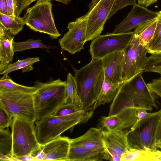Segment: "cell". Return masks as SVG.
I'll list each match as a JSON object with an SVG mask.
<instances>
[{
  "label": "cell",
  "mask_w": 161,
  "mask_h": 161,
  "mask_svg": "<svg viewBox=\"0 0 161 161\" xmlns=\"http://www.w3.org/2000/svg\"><path fill=\"white\" fill-rule=\"evenodd\" d=\"M12 136L9 129H0V154L12 156Z\"/></svg>",
  "instance_id": "83f0119b"
},
{
  "label": "cell",
  "mask_w": 161,
  "mask_h": 161,
  "mask_svg": "<svg viewBox=\"0 0 161 161\" xmlns=\"http://www.w3.org/2000/svg\"><path fill=\"white\" fill-rule=\"evenodd\" d=\"M101 151L70 145L68 161L101 160Z\"/></svg>",
  "instance_id": "44dd1931"
},
{
  "label": "cell",
  "mask_w": 161,
  "mask_h": 161,
  "mask_svg": "<svg viewBox=\"0 0 161 161\" xmlns=\"http://www.w3.org/2000/svg\"><path fill=\"white\" fill-rule=\"evenodd\" d=\"M148 112L146 109L138 108L137 110L136 121L133 126L137 125L140 121L144 118L147 114ZM132 126V127H133Z\"/></svg>",
  "instance_id": "8d00e7d4"
},
{
  "label": "cell",
  "mask_w": 161,
  "mask_h": 161,
  "mask_svg": "<svg viewBox=\"0 0 161 161\" xmlns=\"http://www.w3.org/2000/svg\"><path fill=\"white\" fill-rule=\"evenodd\" d=\"M66 103L72 104L82 109V104L78 95L75 77L70 73L68 74L66 80Z\"/></svg>",
  "instance_id": "cb8c5ba5"
},
{
  "label": "cell",
  "mask_w": 161,
  "mask_h": 161,
  "mask_svg": "<svg viewBox=\"0 0 161 161\" xmlns=\"http://www.w3.org/2000/svg\"><path fill=\"white\" fill-rule=\"evenodd\" d=\"M137 4L147 7L156 3L159 0H137Z\"/></svg>",
  "instance_id": "f35d334b"
},
{
  "label": "cell",
  "mask_w": 161,
  "mask_h": 161,
  "mask_svg": "<svg viewBox=\"0 0 161 161\" xmlns=\"http://www.w3.org/2000/svg\"><path fill=\"white\" fill-rule=\"evenodd\" d=\"M134 32L100 35L92 40L89 52L92 59H101L109 54L124 51L131 42Z\"/></svg>",
  "instance_id": "ba28073f"
},
{
  "label": "cell",
  "mask_w": 161,
  "mask_h": 161,
  "mask_svg": "<svg viewBox=\"0 0 161 161\" xmlns=\"http://www.w3.org/2000/svg\"><path fill=\"white\" fill-rule=\"evenodd\" d=\"M29 0H14L15 15L19 16L22 11L29 5Z\"/></svg>",
  "instance_id": "e575fe53"
},
{
  "label": "cell",
  "mask_w": 161,
  "mask_h": 161,
  "mask_svg": "<svg viewBox=\"0 0 161 161\" xmlns=\"http://www.w3.org/2000/svg\"><path fill=\"white\" fill-rule=\"evenodd\" d=\"M138 108L134 104L126 106L117 113L108 116H103L100 119V125L103 130L125 131L130 129L137 120Z\"/></svg>",
  "instance_id": "4fadbf2b"
},
{
  "label": "cell",
  "mask_w": 161,
  "mask_h": 161,
  "mask_svg": "<svg viewBox=\"0 0 161 161\" xmlns=\"http://www.w3.org/2000/svg\"><path fill=\"white\" fill-rule=\"evenodd\" d=\"M13 47L14 52H22L32 48H45L47 49L53 48L55 47L47 46L42 42L40 39L33 40L29 39L23 42H13Z\"/></svg>",
  "instance_id": "f1b7e54d"
},
{
  "label": "cell",
  "mask_w": 161,
  "mask_h": 161,
  "mask_svg": "<svg viewBox=\"0 0 161 161\" xmlns=\"http://www.w3.org/2000/svg\"><path fill=\"white\" fill-rule=\"evenodd\" d=\"M123 83H114L105 77L102 86L92 109H95L101 105L112 102Z\"/></svg>",
  "instance_id": "ffe728a7"
},
{
  "label": "cell",
  "mask_w": 161,
  "mask_h": 161,
  "mask_svg": "<svg viewBox=\"0 0 161 161\" xmlns=\"http://www.w3.org/2000/svg\"><path fill=\"white\" fill-rule=\"evenodd\" d=\"M14 36L0 25V74L12 61Z\"/></svg>",
  "instance_id": "d6986e66"
},
{
  "label": "cell",
  "mask_w": 161,
  "mask_h": 161,
  "mask_svg": "<svg viewBox=\"0 0 161 161\" xmlns=\"http://www.w3.org/2000/svg\"><path fill=\"white\" fill-rule=\"evenodd\" d=\"M125 57L124 51L114 53L101 59L105 77L114 83H121Z\"/></svg>",
  "instance_id": "9a60e30c"
},
{
  "label": "cell",
  "mask_w": 161,
  "mask_h": 161,
  "mask_svg": "<svg viewBox=\"0 0 161 161\" xmlns=\"http://www.w3.org/2000/svg\"><path fill=\"white\" fill-rule=\"evenodd\" d=\"M81 110L77 106L72 104L65 103L61 106L52 115L64 116L70 115Z\"/></svg>",
  "instance_id": "4dcf8cb0"
},
{
  "label": "cell",
  "mask_w": 161,
  "mask_h": 161,
  "mask_svg": "<svg viewBox=\"0 0 161 161\" xmlns=\"http://www.w3.org/2000/svg\"><path fill=\"white\" fill-rule=\"evenodd\" d=\"M34 123L14 117L11 124L13 158L32 154L40 149Z\"/></svg>",
  "instance_id": "277c9868"
},
{
  "label": "cell",
  "mask_w": 161,
  "mask_h": 161,
  "mask_svg": "<svg viewBox=\"0 0 161 161\" xmlns=\"http://www.w3.org/2000/svg\"><path fill=\"white\" fill-rule=\"evenodd\" d=\"M116 0H92L89 4L86 41L100 35Z\"/></svg>",
  "instance_id": "8fae6325"
},
{
  "label": "cell",
  "mask_w": 161,
  "mask_h": 161,
  "mask_svg": "<svg viewBox=\"0 0 161 161\" xmlns=\"http://www.w3.org/2000/svg\"><path fill=\"white\" fill-rule=\"evenodd\" d=\"M40 61L38 57L18 60L15 63L9 64L1 75H8L12 72L20 69H22L23 72L31 70L33 69V64Z\"/></svg>",
  "instance_id": "484cf974"
},
{
  "label": "cell",
  "mask_w": 161,
  "mask_h": 161,
  "mask_svg": "<svg viewBox=\"0 0 161 161\" xmlns=\"http://www.w3.org/2000/svg\"><path fill=\"white\" fill-rule=\"evenodd\" d=\"M157 18L147 21L135 28L134 35L137 37L140 43L147 47L153 37L157 24Z\"/></svg>",
  "instance_id": "7402d4cb"
},
{
  "label": "cell",
  "mask_w": 161,
  "mask_h": 161,
  "mask_svg": "<svg viewBox=\"0 0 161 161\" xmlns=\"http://www.w3.org/2000/svg\"><path fill=\"white\" fill-rule=\"evenodd\" d=\"M8 11V15H15V10L14 0H6Z\"/></svg>",
  "instance_id": "74e56055"
},
{
  "label": "cell",
  "mask_w": 161,
  "mask_h": 161,
  "mask_svg": "<svg viewBox=\"0 0 161 161\" xmlns=\"http://www.w3.org/2000/svg\"><path fill=\"white\" fill-rule=\"evenodd\" d=\"M103 149L101 151L102 159L111 161H120L121 155L117 153L112 149L103 145Z\"/></svg>",
  "instance_id": "d6a6232c"
},
{
  "label": "cell",
  "mask_w": 161,
  "mask_h": 161,
  "mask_svg": "<svg viewBox=\"0 0 161 161\" xmlns=\"http://www.w3.org/2000/svg\"><path fill=\"white\" fill-rule=\"evenodd\" d=\"M0 13L8 15V11L6 0H0Z\"/></svg>",
  "instance_id": "ab89813d"
},
{
  "label": "cell",
  "mask_w": 161,
  "mask_h": 161,
  "mask_svg": "<svg viewBox=\"0 0 161 161\" xmlns=\"http://www.w3.org/2000/svg\"><path fill=\"white\" fill-rule=\"evenodd\" d=\"M157 16V12L136 3L133 6L127 16L116 26L112 33L119 34L130 32L141 24L156 18Z\"/></svg>",
  "instance_id": "5bb4252c"
},
{
  "label": "cell",
  "mask_w": 161,
  "mask_h": 161,
  "mask_svg": "<svg viewBox=\"0 0 161 161\" xmlns=\"http://www.w3.org/2000/svg\"><path fill=\"white\" fill-rule=\"evenodd\" d=\"M37 90L33 94L36 121L52 115L66 103V83L60 78L43 83L35 82Z\"/></svg>",
  "instance_id": "7a4b0ae2"
},
{
  "label": "cell",
  "mask_w": 161,
  "mask_h": 161,
  "mask_svg": "<svg viewBox=\"0 0 161 161\" xmlns=\"http://www.w3.org/2000/svg\"><path fill=\"white\" fill-rule=\"evenodd\" d=\"M102 130L99 128L92 127L81 136L70 139V145L102 151L104 147Z\"/></svg>",
  "instance_id": "e0dca14e"
},
{
  "label": "cell",
  "mask_w": 161,
  "mask_h": 161,
  "mask_svg": "<svg viewBox=\"0 0 161 161\" xmlns=\"http://www.w3.org/2000/svg\"><path fill=\"white\" fill-rule=\"evenodd\" d=\"M52 4L48 1L38 0L28 8L23 17L25 24L36 32L48 35L52 39L61 35L58 31L52 12Z\"/></svg>",
  "instance_id": "5b68a950"
},
{
  "label": "cell",
  "mask_w": 161,
  "mask_h": 161,
  "mask_svg": "<svg viewBox=\"0 0 161 161\" xmlns=\"http://www.w3.org/2000/svg\"><path fill=\"white\" fill-rule=\"evenodd\" d=\"M14 158L16 159V161H35V159L34 156L32 154L18 157Z\"/></svg>",
  "instance_id": "60d3db41"
},
{
  "label": "cell",
  "mask_w": 161,
  "mask_h": 161,
  "mask_svg": "<svg viewBox=\"0 0 161 161\" xmlns=\"http://www.w3.org/2000/svg\"><path fill=\"white\" fill-rule=\"evenodd\" d=\"M161 142V108L159 110V118L156 126L154 137V143Z\"/></svg>",
  "instance_id": "d590c367"
},
{
  "label": "cell",
  "mask_w": 161,
  "mask_h": 161,
  "mask_svg": "<svg viewBox=\"0 0 161 161\" xmlns=\"http://www.w3.org/2000/svg\"><path fill=\"white\" fill-rule=\"evenodd\" d=\"M0 160L1 161H16L15 159L12 156L0 154Z\"/></svg>",
  "instance_id": "b9f144b4"
},
{
  "label": "cell",
  "mask_w": 161,
  "mask_h": 161,
  "mask_svg": "<svg viewBox=\"0 0 161 161\" xmlns=\"http://www.w3.org/2000/svg\"><path fill=\"white\" fill-rule=\"evenodd\" d=\"M93 110H81L64 116L51 115L35 121L38 141L41 145L60 136L65 131L76 125L85 123L92 117Z\"/></svg>",
  "instance_id": "3957f363"
},
{
  "label": "cell",
  "mask_w": 161,
  "mask_h": 161,
  "mask_svg": "<svg viewBox=\"0 0 161 161\" xmlns=\"http://www.w3.org/2000/svg\"><path fill=\"white\" fill-rule=\"evenodd\" d=\"M157 13V24L153 38L146 47L151 54L161 53V10Z\"/></svg>",
  "instance_id": "4316f807"
},
{
  "label": "cell",
  "mask_w": 161,
  "mask_h": 161,
  "mask_svg": "<svg viewBox=\"0 0 161 161\" xmlns=\"http://www.w3.org/2000/svg\"><path fill=\"white\" fill-rule=\"evenodd\" d=\"M0 89L34 94L37 91L36 87L27 86L17 84L13 81L8 75H3L0 79Z\"/></svg>",
  "instance_id": "d4e9b609"
},
{
  "label": "cell",
  "mask_w": 161,
  "mask_h": 161,
  "mask_svg": "<svg viewBox=\"0 0 161 161\" xmlns=\"http://www.w3.org/2000/svg\"><path fill=\"white\" fill-rule=\"evenodd\" d=\"M0 24L11 34L14 36L23 29L25 23L23 18L20 16L0 13Z\"/></svg>",
  "instance_id": "603a6c76"
},
{
  "label": "cell",
  "mask_w": 161,
  "mask_h": 161,
  "mask_svg": "<svg viewBox=\"0 0 161 161\" xmlns=\"http://www.w3.org/2000/svg\"><path fill=\"white\" fill-rule=\"evenodd\" d=\"M141 72L124 82L120 90L124 92L139 108L150 111L158 108L156 95L148 87Z\"/></svg>",
  "instance_id": "9c48e42d"
},
{
  "label": "cell",
  "mask_w": 161,
  "mask_h": 161,
  "mask_svg": "<svg viewBox=\"0 0 161 161\" xmlns=\"http://www.w3.org/2000/svg\"><path fill=\"white\" fill-rule=\"evenodd\" d=\"M159 110L148 113L147 115L129 130L127 138L130 147L157 150L154 137L159 118Z\"/></svg>",
  "instance_id": "52a82bcc"
},
{
  "label": "cell",
  "mask_w": 161,
  "mask_h": 161,
  "mask_svg": "<svg viewBox=\"0 0 161 161\" xmlns=\"http://www.w3.org/2000/svg\"><path fill=\"white\" fill-rule=\"evenodd\" d=\"M88 15L87 13L69 23L68 31L59 40L62 49L74 54L84 49L86 42V33Z\"/></svg>",
  "instance_id": "7c38bea8"
},
{
  "label": "cell",
  "mask_w": 161,
  "mask_h": 161,
  "mask_svg": "<svg viewBox=\"0 0 161 161\" xmlns=\"http://www.w3.org/2000/svg\"><path fill=\"white\" fill-rule=\"evenodd\" d=\"M36 0H42L44 1H55L57 2L65 4H68L72 0H29V4H30L31 3Z\"/></svg>",
  "instance_id": "7bdbcfd3"
},
{
  "label": "cell",
  "mask_w": 161,
  "mask_h": 161,
  "mask_svg": "<svg viewBox=\"0 0 161 161\" xmlns=\"http://www.w3.org/2000/svg\"><path fill=\"white\" fill-rule=\"evenodd\" d=\"M73 69L82 109L90 110L96 101L104 79L102 59H92L84 67L78 69Z\"/></svg>",
  "instance_id": "6da1fadb"
},
{
  "label": "cell",
  "mask_w": 161,
  "mask_h": 161,
  "mask_svg": "<svg viewBox=\"0 0 161 161\" xmlns=\"http://www.w3.org/2000/svg\"><path fill=\"white\" fill-rule=\"evenodd\" d=\"M33 94L0 89V103L14 117L36 121Z\"/></svg>",
  "instance_id": "8992f818"
},
{
  "label": "cell",
  "mask_w": 161,
  "mask_h": 161,
  "mask_svg": "<svg viewBox=\"0 0 161 161\" xmlns=\"http://www.w3.org/2000/svg\"><path fill=\"white\" fill-rule=\"evenodd\" d=\"M13 116L0 103V129H5L11 125Z\"/></svg>",
  "instance_id": "1f68e13d"
},
{
  "label": "cell",
  "mask_w": 161,
  "mask_h": 161,
  "mask_svg": "<svg viewBox=\"0 0 161 161\" xmlns=\"http://www.w3.org/2000/svg\"><path fill=\"white\" fill-rule=\"evenodd\" d=\"M156 147L161 149V142L157 143L156 145Z\"/></svg>",
  "instance_id": "ee69618b"
},
{
  "label": "cell",
  "mask_w": 161,
  "mask_h": 161,
  "mask_svg": "<svg viewBox=\"0 0 161 161\" xmlns=\"http://www.w3.org/2000/svg\"><path fill=\"white\" fill-rule=\"evenodd\" d=\"M125 57L122 74V81H127L141 72H144L148 57L146 47L141 44L138 38L133 36L130 44L124 50Z\"/></svg>",
  "instance_id": "30bf717a"
},
{
  "label": "cell",
  "mask_w": 161,
  "mask_h": 161,
  "mask_svg": "<svg viewBox=\"0 0 161 161\" xmlns=\"http://www.w3.org/2000/svg\"><path fill=\"white\" fill-rule=\"evenodd\" d=\"M70 139L59 137L42 145L41 149L45 155L43 161H68Z\"/></svg>",
  "instance_id": "2e32d148"
},
{
  "label": "cell",
  "mask_w": 161,
  "mask_h": 161,
  "mask_svg": "<svg viewBox=\"0 0 161 161\" xmlns=\"http://www.w3.org/2000/svg\"><path fill=\"white\" fill-rule=\"evenodd\" d=\"M102 130L103 145L121 155L130 148L127 138L129 130L123 131Z\"/></svg>",
  "instance_id": "ac0fdd59"
},
{
  "label": "cell",
  "mask_w": 161,
  "mask_h": 161,
  "mask_svg": "<svg viewBox=\"0 0 161 161\" xmlns=\"http://www.w3.org/2000/svg\"><path fill=\"white\" fill-rule=\"evenodd\" d=\"M136 0H116L109 19L114 15L119 10L130 5H135Z\"/></svg>",
  "instance_id": "836d02e7"
},
{
  "label": "cell",
  "mask_w": 161,
  "mask_h": 161,
  "mask_svg": "<svg viewBox=\"0 0 161 161\" xmlns=\"http://www.w3.org/2000/svg\"><path fill=\"white\" fill-rule=\"evenodd\" d=\"M143 149L130 148L121 155L120 161H142Z\"/></svg>",
  "instance_id": "f546056e"
}]
</instances>
